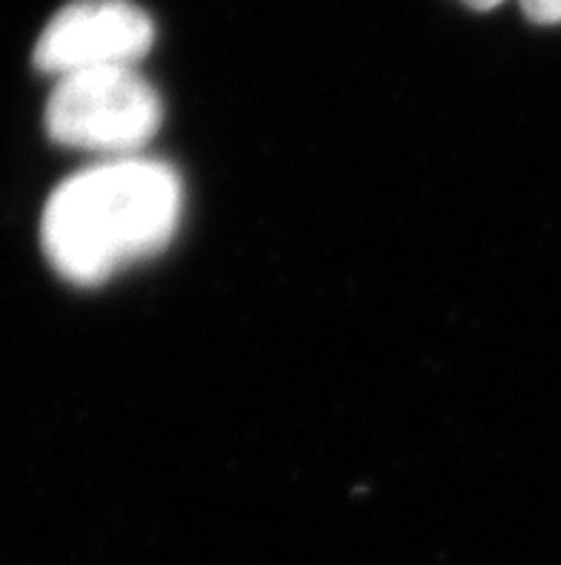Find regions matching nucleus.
Masks as SVG:
<instances>
[{
	"instance_id": "f257e3e1",
	"label": "nucleus",
	"mask_w": 561,
	"mask_h": 565,
	"mask_svg": "<svg viewBox=\"0 0 561 565\" xmlns=\"http://www.w3.org/2000/svg\"><path fill=\"white\" fill-rule=\"evenodd\" d=\"M181 175L152 158H115L57 186L43 210V250L64 279L100 285L155 256L179 233Z\"/></svg>"
},
{
	"instance_id": "f03ea898",
	"label": "nucleus",
	"mask_w": 561,
	"mask_h": 565,
	"mask_svg": "<svg viewBox=\"0 0 561 565\" xmlns=\"http://www.w3.org/2000/svg\"><path fill=\"white\" fill-rule=\"evenodd\" d=\"M164 121L155 86L136 66L66 75L46 104L52 141L104 156H136Z\"/></svg>"
},
{
	"instance_id": "7ed1b4c3",
	"label": "nucleus",
	"mask_w": 561,
	"mask_h": 565,
	"mask_svg": "<svg viewBox=\"0 0 561 565\" xmlns=\"http://www.w3.org/2000/svg\"><path fill=\"white\" fill-rule=\"evenodd\" d=\"M155 43V23L132 0H75L46 23L35 66L57 78L136 66Z\"/></svg>"
},
{
	"instance_id": "20e7f679",
	"label": "nucleus",
	"mask_w": 561,
	"mask_h": 565,
	"mask_svg": "<svg viewBox=\"0 0 561 565\" xmlns=\"http://www.w3.org/2000/svg\"><path fill=\"white\" fill-rule=\"evenodd\" d=\"M521 9L533 23H561V0H521Z\"/></svg>"
},
{
	"instance_id": "39448f33",
	"label": "nucleus",
	"mask_w": 561,
	"mask_h": 565,
	"mask_svg": "<svg viewBox=\"0 0 561 565\" xmlns=\"http://www.w3.org/2000/svg\"><path fill=\"white\" fill-rule=\"evenodd\" d=\"M470 9H478V12H487V9H496L501 0H464Z\"/></svg>"
}]
</instances>
